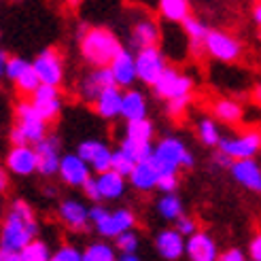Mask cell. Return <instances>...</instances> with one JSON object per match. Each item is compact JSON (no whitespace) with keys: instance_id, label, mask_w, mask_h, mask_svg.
Masks as SVG:
<instances>
[{"instance_id":"ba28073f","label":"cell","mask_w":261,"mask_h":261,"mask_svg":"<svg viewBox=\"0 0 261 261\" xmlns=\"http://www.w3.org/2000/svg\"><path fill=\"white\" fill-rule=\"evenodd\" d=\"M15 123L25 132L28 140L36 145L38 140L49 136V121L36 111L30 98H23L15 104Z\"/></svg>"},{"instance_id":"277c9868","label":"cell","mask_w":261,"mask_h":261,"mask_svg":"<svg viewBox=\"0 0 261 261\" xmlns=\"http://www.w3.org/2000/svg\"><path fill=\"white\" fill-rule=\"evenodd\" d=\"M153 160L160 166L162 172L189 170V168H193V164H195L193 153L178 136H164L155 142Z\"/></svg>"},{"instance_id":"603a6c76","label":"cell","mask_w":261,"mask_h":261,"mask_svg":"<svg viewBox=\"0 0 261 261\" xmlns=\"http://www.w3.org/2000/svg\"><path fill=\"white\" fill-rule=\"evenodd\" d=\"M160 174H162V170H160V166L155 164L153 158L140 160V162H136L132 174H129V185H132L136 191H140V193L155 191L158 189Z\"/></svg>"},{"instance_id":"d590c367","label":"cell","mask_w":261,"mask_h":261,"mask_svg":"<svg viewBox=\"0 0 261 261\" xmlns=\"http://www.w3.org/2000/svg\"><path fill=\"white\" fill-rule=\"evenodd\" d=\"M54 257V251L47 246L45 240H30L28 244L21 249V261H51Z\"/></svg>"},{"instance_id":"ee69618b","label":"cell","mask_w":261,"mask_h":261,"mask_svg":"<svg viewBox=\"0 0 261 261\" xmlns=\"http://www.w3.org/2000/svg\"><path fill=\"white\" fill-rule=\"evenodd\" d=\"M174 227H176V229H178V231H180L185 238H189L191 233L198 231V223H195V221H193L191 217H187V215L178 217V219L174 221Z\"/></svg>"},{"instance_id":"83f0119b","label":"cell","mask_w":261,"mask_h":261,"mask_svg":"<svg viewBox=\"0 0 261 261\" xmlns=\"http://www.w3.org/2000/svg\"><path fill=\"white\" fill-rule=\"evenodd\" d=\"M180 28H182V34H185L187 43H189V49L193 51V54L195 56L204 54V41H206V34H208L211 28H208L202 19L193 17V15H189L185 21H182Z\"/></svg>"},{"instance_id":"74e56055","label":"cell","mask_w":261,"mask_h":261,"mask_svg":"<svg viewBox=\"0 0 261 261\" xmlns=\"http://www.w3.org/2000/svg\"><path fill=\"white\" fill-rule=\"evenodd\" d=\"M115 246H117V251H119V255H127V253H138V246H140V238H138V233L134 229H129V231H123L119 238H115L113 240Z\"/></svg>"},{"instance_id":"e0dca14e","label":"cell","mask_w":261,"mask_h":261,"mask_svg":"<svg viewBox=\"0 0 261 261\" xmlns=\"http://www.w3.org/2000/svg\"><path fill=\"white\" fill-rule=\"evenodd\" d=\"M227 172L242 189L261 195V164L255 158L233 160V164Z\"/></svg>"},{"instance_id":"ffe728a7","label":"cell","mask_w":261,"mask_h":261,"mask_svg":"<svg viewBox=\"0 0 261 261\" xmlns=\"http://www.w3.org/2000/svg\"><path fill=\"white\" fill-rule=\"evenodd\" d=\"M30 100L36 107V111L41 113L49 123H54L58 119L60 113H62V107H64L62 96H60V87L47 85V83H43L41 87H38L34 94L30 96Z\"/></svg>"},{"instance_id":"ab89813d","label":"cell","mask_w":261,"mask_h":261,"mask_svg":"<svg viewBox=\"0 0 261 261\" xmlns=\"http://www.w3.org/2000/svg\"><path fill=\"white\" fill-rule=\"evenodd\" d=\"M189 104H191V96H182V98H174V100H168L164 104V111L170 119H180L182 115L189 111Z\"/></svg>"},{"instance_id":"8fae6325","label":"cell","mask_w":261,"mask_h":261,"mask_svg":"<svg viewBox=\"0 0 261 261\" xmlns=\"http://www.w3.org/2000/svg\"><path fill=\"white\" fill-rule=\"evenodd\" d=\"M111 85H117V83H115V76H113L109 66L91 68L81 76L79 83H76V96H79L85 104H91Z\"/></svg>"},{"instance_id":"60d3db41","label":"cell","mask_w":261,"mask_h":261,"mask_svg":"<svg viewBox=\"0 0 261 261\" xmlns=\"http://www.w3.org/2000/svg\"><path fill=\"white\" fill-rule=\"evenodd\" d=\"M51 261H83V251L72 244H62L54 251Z\"/></svg>"},{"instance_id":"7a4b0ae2","label":"cell","mask_w":261,"mask_h":261,"mask_svg":"<svg viewBox=\"0 0 261 261\" xmlns=\"http://www.w3.org/2000/svg\"><path fill=\"white\" fill-rule=\"evenodd\" d=\"M123 49L119 36L102 25H81L79 28V54L89 68L109 66L113 58Z\"/></svg>"},{"instance_id":"7bdbcfd3","label":"cell","mask_w":261,"mask_h":261,"mask_svg":"<svg viewBox=\"0 0 261 261\" xmlns=\"http://www.w3.org/2000/svg\"><path fill=\"white\" fill-rule=\"evenodd\" d=\"M180 185V178L176 172H162L160 174V180H158V189L162 193H170V191H176Z\"/></svg>"},{"instance_id":"6da1fadb","label":"cell","mask_w":261,"mask_h":261,"mask_svg":"<svg viewBox=\"0 0 261 261\" xmlns=\"http://www.w3.org/2000/svg\"><path fill=\"white\" fill-rule=\"evenodd\" d=\"M38 236V221L34 208L15 198L3 217L0 227V261H21V249Z\"/></svg>"},{"instance_id":"f6af8a7d","label":"cell","mask_w":261,"mask_h":261,"mask_svg":"<svg viewBox=\"0 0 261 261\" xmlns=\"http://www.w3.org/2000/svg\"><path fill=\"white\" fill-rule=\"evenodd\" d=\"M9 142L11 145H32V142L28 140V136H25V132L17 123H13L11 129H9Z\"/></svg>"},{"instance_id":"836d02e7","label":"cell","mask_w":261,"mask_h":261,"mask_svg":"<svg viewBox=\"0 0 261 261\" xmlns=\"http://www.w3.org/2000/svg\"><path fill=\"white\" fill-rule=\"evenodd\" d=\"M13 85H15V91L19 96H23V98H30L34 91L43 85V81H41V76H38V72L34 70V66L30 64L28 68H25L15 81H13Z\"/></svg>"},{"instance_id":"3957f363","label":"cell","mask_w":261,"mask_h":261,"mask_svg":"<svg viewBox=\"0 0 261 261\" xmlns=\"http://www.w3.org/2000/svg\"><path fill=\"white\" fill-rule=\"evenodd\" d=\"M89 217H91V227L96 229L100 238H107V240H115L123 231L136 227V215L129 208L109 211L107 206L96 202L94 206H89Z\"/></svg>"},{"instance_id":"bcb514c9","label":"cell","mask_w":261,"mask_h":261,"mask_svg":"<svg viewBox=\"0 0 261 261\" xmlns=\"http://www.w3.org/2000/svg\"><path fill=\"white\" fill-rule=\"evenodd\" d=\"M244 259H249V253H244L238 246H231V249L219 255V261H244Z\"/></svg>"},{"instance_id":"484cf974","label":"cell","mask_w":261,"mask_h":261,"mask_svg":"<svg viewBox=\"0 0 261 261\" xmlns=\"http://www.w3.org/2000/svg\"><path fill=\"white\" fill-rule=\"evenodd\" d=\"M211 115L223 125H238L244 119V107L233 98H215L211 104Z\"/></svg>"},{"instance_id":"1f68e13d","label":"cell","mask_w":261,"mask_h":261,"mask_svg":"<svg viewBox=\"0 0 261 261\" xmlns=\"http://www.w3.org/2000/svg\"><path fill=\"white\" fill-rule=\"evenodd\" d=\"M115 259H119V251H117L115 242L111 244V240L107 242V238L87 244L83 251V261H115Z\"/></svg>"},{"instance_id":"4316f807","label":"cell","mask_w":261,"mask_h":261,"mask_svg":"<svg viewBox=\"0 0 261 261\" xmlns=\"http://www.w3.org/2000/svg\"><path fill=\"white\" fill-rule=\"evenodd\" d=\"M142 117H149L147 96L142 94L140 89L127 87L123 91V113H121V119L123 121H132V119H142Z\"/></svg>"},{"instance_id":"f546056e","label":"cell","mask_w":261,"mask_h":261,"mask_svg":"<svg viewBox=\"0 0 261 261\" xmlns=\"http://www.w3.org/2000/svg\"><path fill=\"white\" fill-rule=\"evenodd\" d=\"M158 15L168 23H182L191 15L189 0H158Z\"/></svg>"},{"instance_id":"30bf717a","label":"cell","mask_w":261,"mask_h":261,"mask_svg":"<svg viewBox=\"0 0 261 261\" xmlns=\"http://www.w3.org/2000/svg\"><path fill=\"white\" fill-rule=\"evenodd\" d=\"M34 70L41 76V81L47 85H56L60 87L64 83V76H66V66H64V58L58 49L47 47L32 60Z\"/></svg>"},{"instance_id":"4fadbf2b","label":"cell","mask_w":261,"mask_h":261,"mask_svg":"<svg viewBox=\"0 0 261 261\" xmlns=\"http://www.w3.org/2000/svg\"><path fill=\"white\" fill-rule=\"evenodd\" d=\"M91 166L81 158L79 153H64L60 162L58 176L64 185H68L72 189H81L83 182L91 176Z\"/></svg>"},{"instance_id":"7402d4cb","label":"cell","mask_w":261,"mask_h":261,"mask_svg":"<svg viewBox=\"0 0 261 261\" xmlns=\"http://www.w3.org/2000/svg\"><path fill=\"white\" fill-rule=\"evenodd\" d=\"M219 246L211 233L198 229L187 238L185 257L189 261H219Z\"/></svg>"},{"instance_id":"4dcf8cb0","label":"cell","mask_w":261,"mask_h":261,"mask_svg":"<svg viewBox=\"0 0 261 261\" xmlns=\"http://www.w3.org/2000/svg\"><path fill=\"white\" fill-rule=\"evenodd\" d=\"M155 206H158V215H160L164 221H176L178 217L185 215V206H182V200L178 198L176 191L162 193Z\"/></svg>"},{"instance_id":"9c48e42d","label":"cell","mask_w":261,"mask_h":261,"mask_svg":"<svg viewBox=\"0 0 261 261\" xmlns=\"http://www.w3.org/2000/svg\"><path fill=\"white\" fill-rule=\"evenodd\" d=\"M219 149L227 153L231 160H244V158H255L261 153V129H244L240 134L223 136Z\"/></svg>"},{"instance_id":"8d00e7d4","label":"cell","mask_w":261,"mask_h":261,"mask_svg":"<svg viewBox=\"0 0 261 261\" xmlns=\"http://www.w3.org/2000/svg\"><path fill=\"white\" fill-rule=\"evenodd\" d=\"M134 166H136V160L129 158V155H127L121 147H117V149L113 151V162H111L113 170H117L119 174H123V176L129 178V174H132V170H134Z\"/></svg>"},{"instance_id":"5b68a950","label":"cell","mask_w":261,"mask_h":261,"mask_svg":"<svg viewBox=\"0 0 261 261\" xmlns=\"http://www.w3.org/2000/svg\"><path fill=\"white\" fill-rule=\"evenodd\" d=\"M204 54L221 64H233L242 58V43L225 30L211 28L204 41Z\"/></svg>"},{"instance_id":"5bb4252c","label":"cell","mask_w":261,"mask_h":261,"mask_svg":"<svg viewBox=\"0 0 261 261\" xmlns=\"http://www.w3.org/2000/svg\"><path fill=\"white\" fill-rule=\"evenodd\" d=\"M36 155H38V174L41 176H58L60 170V162H62V147H60V138L49 134L43 140H38L36 145Z\"/></svg>"},{"instance_id":"f35d334b","label":"cell","mask_w":261,"mask_h":261,"mask_svg":"<svg viewBox=\"0 0 261 261\" xmlns=\"http://www.w3.org/2000/svg\"><path fill=\"white\" fill-rule=\"evenodd\" d=\"M30 64H32V62L23 60V58H19V56H9V60H7V64H5V68L0 70V72H3V76H7V79L13 83L25 68L30 66Z\"/></svg>"},{"instance_id":"ac0fdd59","label":"cell","mask_w":261,"mask_h":261,"mask_svg":"<svg viewBox=\"0 0 261 261\" xmlns=\"http://www.w3.org/2000/svg\"><path fill=\"white\" fill-rule=\"evenodd\" d=\"M123 87L119 85H111L102 91V94L91 102V109L94 113L104 121H115V119H121V113H123Z\"/></svg>"},{"instance_id":"816d5d0a","label":"cell","mask_w":261,"mask_h":261,"mask_svg":"<svg viewBox=\"0 0 261 261\" xmlns=\"http://www.w3.org/2000/svg\"><path fill=\"white\" fill-rule=\"evenodd\" d=\"M253 96H255V102H257V107L261 109V85H255V89H253Z\"/></svg>"},{"instance_id":"9a60e30c","label":"cell","mask_w":261,"mask_h":261,"mask_svg":"<svg viewBox=\"0 0 261 261\" xmlns=\"http://www.w3.org/2000/svg\"><path fill=\"white\" fill-rule=\"evenodd\" d=\"M58 219L64 223V227H68L70 231L76 233L85 231L91 225L89 206H85V202L76 198H66L58 204Z\"/></svg>"},{"instance_id":"7c38bea8","label":"cell","mask_w":261,"mask_h":261,"mask_svg":"<svg viewBox=\"0 0 261 261\" xmlns=\"http://www.w3.org/2000/svg\"><path fill=\"white\" fill-rule=\"evenodd\" d=\"M5 168L15 176H32L38 172V155L34 145H11L5 155Z\"/></svg>"},{"instance_id":"d6986e66","label":"cell","mask_w":261,"mask_h":261,"mask_svg":"<svg viewBox=\"0 0 261 261\" xmlns=\"http://www.w3.org/2000/svg\"><path fill=\"white\" fill-rule=\"evenodd\" d=\"M187 238L176 227H166L155 236V251L166 261H178L185 257Z\"/></svg>"},{"instance_id":"8992f818","label":"cell","mask_w":261,"mask_h":261,"mask_svg":"<svg viewBox=\"0 0 261 261\" xmlns=\"http://www.w3.org/2000/svg\"><path fill=\"white\" fill-rule=\"evenodd\" d=\"M136 68H138V81L147 87H153L168 68V60L162 47L149 45L136 49Z\"/></svg>"},{"instance_id":"d4e9b609","label":"cell","mask_w":261,"mask_h":261,"mask_svg":"<svg viewBox=\"0 0 261 261\" xmlns=\"http://www.w3.org/2000/svg\"><path fill=\"white\" fill-rule=\"evenodd\" d=\"M96 176H98V187H100V193H102V202H117L125 195L127 182H129L127 176L119 174L117 170H113V168L107 172L96 174Z\"/></svg>"},{"instance_id":"7dc6e473","label":"cell","mask_w":261,"mask_h":261,"mask_svg":"<svg viewBox=\"0 0 261 261\" xmlns=\"http://www.w3.org/2000/svg\"><path fill=\"white\" fill-rule=\"evenodd\" d=\"M231 164H233V160L229 158V155L223 153L221 149H217V153L213 155V166H215V168H221V170H229Z\"/></svg>"},{"instance_id":"b9f144b4","label":"cell","mask_w":261,"mask_h":261,"mask_svg":"<svg viewBox=\"0 0 261 261\" xmlns=\"http://www.w3.org/2000/svg\"><path fill=\"white\" fill-rule=\"evenodd\" d=\"M81 191H83V195H85V200H89L91 204L102 202V193H100V187H98V176H96V174H91V176L83 182Z\"/></svg>"},{"instance_id":"d6a6232c","label":"cell","mask_w":261,"mask_h":261,"mask_svg":"<svg viewBox=\"0 0 261 261\" xmlns=\"http://www.w3.org/2000/svg\"><path fill=\"white\" fill-rule=\"evenodd\" d=\"M123 136L134 138V140H142V142H153V138H155V125H153V121L149 119V117L125 121Z\"/></svg>"},{"instance_id":"52a82bcc","label":"cell","mask_w":261,"mask_h":261,"mask_svg":"<svg viewBox=\"0 0 261 261\" xmlns=\"http://www.w3.org/2000/svg\"><path fill=\"white\" fill-rule=\"evenodd\" d=\"M151 89H153L155 98L168 102V100H174V98L191 96L193 89H195V81L182 70H176L172 66H168L166 72L160 76V81L155 83Z\"/></svg>"},{"instance_id":"db71d44e","label":"cell","mask_w":261,"mask_h":261,"mask_svg":"<svg viewBox=\"0 0 261 261\" xmlns=\"http://www.w3.org/2000/svg\"><path fill=\"white\" fill-rule=\"evenodd\" d=\"M11 3H19V0H11Z\"/></svg>"},{"instance_id":"e575fe53","label":"cell","mask_w":261,"mask_h":261,"mask_svg":"<svg viewBox=\"0 0 261 261\" xmlns=\"http://www.w3.org/2000/svg\"><path fill=\"white\" fill-rule=\"evenodd\" d=\"M119 147L129 155V158H134L136 162L147 160V158H153V151H155L153 142H142V140H134V138H127V136L121 138Z\"/></svg>"},{"instance_id":"f1b7e54d","label":"cell","mask_w":261,"mask_h":261,"mask_svg":"<svg viewBox=\"0 0 261 261\" xmlns=\"http://www.w3.org/2000/svg\"><path fill=\"white\" fill-rule=\"evenodd\" d=\"M195 136H198V140L208 149H219L221 140H223L219 121L213 115L211 117H200V119L195 121Z\"/></svg>"},{"instance_id":"c3c4849f","label":"cell","mask_w":261,"mask_h":261,"mask_svg":"<svg viewBox=\"0 0 261 261\" xmlns=\"http://www.w3.org/2000/svg\"><path fill=\"white\" fill-rule=\"evenodd\" d=\"M249 259H253V261H261V231L259 233H255V236L251 238V242H249Z\"/></svg>"},{"instance_id":"681fc988","label":"cell","mask_w":261,"mask_h":261,"mask_svg":"<svg viewBox=\"0 0 261 261\" xmlns=\"http://www.w3.org/2000/svg\"><path fill=\"white\" fill-rule=\"evenodd\" d=\"M9 170H7V168H5V170H0V189H3V191H7V187H9Z\"/></svg>"},{"instance_id":"2e32d148","label":"cell","mask_w":261,"mask_h":261,"mask_svg":"<svg viewBox=\"0 0 261 261\" xmlns=\"http://www.w3.org/2000/svg\"><path fill=\"white\" fill-rule=\"evenodd\" d=\"M76 153L91 166L94 174H100V172H107L111 170V162H113V149L102 140H96V138H89V140H83L79 142L76 147Z\"/></svg>"},{"instance_id":"f5cc1de1","label":"cell","mask_w":261,"mask_h":261,"mask_svg":"<svg viewBox=\"0 0 261 261\" xmlns=\"http://www.w3.org/2000/svg\"><path fill=\"white\" fill-rule=\"evenodd\" d=\"M119 259L121 261H138L140 257H138V253H127V255H119Z\"/></svg>"},{"instance_id":"cb8c5ba5","label":"cell","mask_w":261,"mask_h":261,"mask_svg":"<svg viewBox=\"0 0 261 261\" xmlns=\"http://www.w3.org/2000/svg\"><path fill=\"white\" fill-rule=\"evenodd\" d=\"M160 38H162V28L153 17L140 15L132 23V30H129V43H132L134 49L149 47V45H160Z\"/></svg>"},{"instance_id":"f907efd6","label":"cell","mask_w":261,"mask_h":261,"mask_svg":"<svg viewBox=\"0 0 261 261\" xmlns=\"http://www.w3.org/2000/svg\"><path fill=\"white\" fill-rule=\"evenodd\" d=\"M253 21L261 28V3H257V5L253 7Z\"/></svg>"},{"instance_id":"44dd1931","label":"cell","mask_w":261,"mask_h":261,"mask_svg":"<svg viewBox=\"0 0 261 261\" xmlns=\"http://www.w3.org/2000/svg\"><path fill=\"white\" fill-rule=\"evenodd\" d=\"M109 68L115 76V83L127 89V87H134V83L138 81V68H136V51L132 54L129 49H121L119 54L113 58V62L109 64Z\"/></svg>"}]
</instances>
